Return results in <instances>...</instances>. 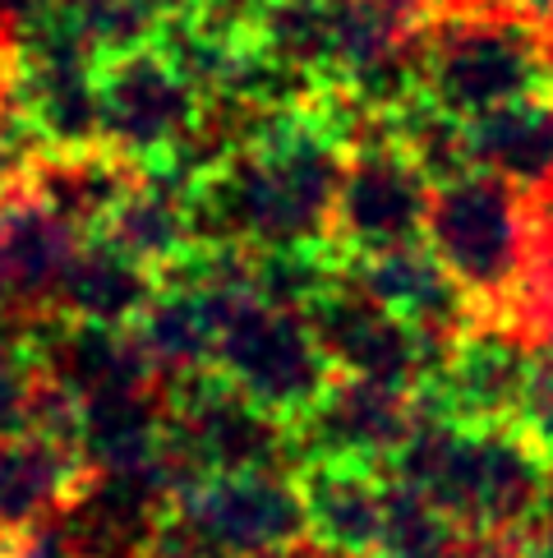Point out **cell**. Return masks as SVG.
Segmentation results:
<instances>
[{
  "label": "cell",
  "mask_w": 553,
  "mask_h": 558,
  "mask_svg": "<svg viewBox=\"0 0 553 558\" xmlns=\"http://www.w3.org/2000/svg\"><path fill=\"white\" fill-rule=\"evenodd\" d=\"M420 421L425 415L415 407V392L337 374L319 402L295 421V434H300V452L309 462L383 466L397 462Z\"/></svg>",
  "instance_id": "9"
},
{
  "label": "cell",
  "mask_w": 553,
  "mask_h": 558,
  "mask_svg": "<svg viewBox=\"0 0 553 558\" xmlns=\"http://www.w3.org/2000/svg\"><path fill=\"white\" fill-rule=\"evenodd\" d=\"M470 162L507 175L517 185H536L553 171V97L530 93L521 102L470 121Z\"/></svg>",
  "instance_id": "12"
},
{
  "label": "cell",
  "mask_w": 553,
  "mask_h": 558,
  "mask_svg": "<svg viewBox=\"0 0 553 558\" xmlns=\"http://www.w3.org/2000/svg\"><path fill=\"white\" fill-rule=\"evenodd\" d=\"M342 153L323 134H272L204 171L189 194L194 241L241 254H314L332 241Z\"/></svg>",
  "instance_id": "1"
},
{
  "label": "cell",
  "mask_w": 553,
  "mask_h": 558,
  "mask_svg": "<svg viewBox=\"0 0 553 558\" xmlns=\"http://www.w3.org/2000/svg\"><path fill=\"white\" fill-rule=\"evenodd\" d=\"M208 5H217V14L226 19H241V14H263L272 0H208Z\"/></svg>",
  "instance_id": "15"
},
{
  "label": "cell",
  "mask_w": 553,
  "mask_h": 558,
  "mask_svg": "<svg viewBox=\"0 0 553 558\" xmlns=\"http://www.w3.org/2000/svg\"><path fill=\"white\" fill-rule=\"evenodd\" d=\"M33 153L24 148V134H19V111H10L5 102H0V204L14 194L19 175L28 171Z\"/></svg>",
  "instance_id": "13"
},
{
  "label": "cell",
  "mask_w": 553,
  "mask_h": 558,
  "mask_svg": "<svg viewBox=\"0 0 553 558\" xmlns=\"http://www.w3.org/2000/svg\"><path fill=\"white\" fill-rule=\"evenodd\" d=\"M305 314L342 378L415 392L429 374H439V337H429L397 305H388L360 272L328 277Z\"/></svg>",
  "instance_id": "4"
},
{
  "label": "cell",
  "mask_w": 553,
  "mask_h": 558,
  "mask_svg": "<svg viewBox=\"0 0 553 558\" xmlns=\"http://www.w3.org/2000/svg\"><path fill=\"white\" fill-rule=\"evenodd\" d=\"M5 549H10V541H5V535H0V558H5Z\"/></svg>",
  "instance_id": "16"
},
{
  "label": "cell",
  "mask_w": 553,
  "mask_h": 558,
  "mask_svg": "<svg viewBox=\"0 0 553 558\" xmlns=\"http://www.w3.org/2000/svg\"><path fill=\"white\" fill-rule=\"evenodd\" d=\"M175 512L217 558H272L309 541L305 494L286 471L208 475L175 504Z\"/></svg>",
  "instance_id": "8"
},
{
  "label": "cell",
  "mask_w": 553,
  "mask_h": 558,
  "mask_svg": "<svg viewBox=\"0 0 553 558\" xmlns=\"http://www.w3.org/2000/svg\"><path fill=\"white\" fill-rule=\"evenodd\" d=\"M102 138L130 157L181 153L204 107V88L171 51L130 47L102 56L97 70Z\"/></svg>",
  "instance_id": "7"
},
{
  "label": "cell",
  "mask_w": 553,
  "mask_h": 558,
  "mask_svg": "<svg viewBox=\"0 0 553 558\" xmlns=\"http://www.w3.org/2000/svg\"><path fill=\"white\" fill-rule=\"evenodd\" d=\"M517 558H553V498L536 522L517 535Z\"/></svg>",
  "instance_id": "14"
},
{
  "label": "cell",
  "mask_w": 553,
  "mask_h": 558,
  "mask_svg": "<svg viewBox=\"0 0 553 558\" xmlns=\"http://www.w3.org/2000/svg\"><path fill=\"white\" fill-rule=\"evenodd\" d=\"M309 541L351 558H379L388 526V481L379 466L360 462H309L300 475Z\"/></svg>",
  "instance_id": "11"
},
{
  "label": "cell",
  "mask_w": 553,
  "mask_h": 558,
  "mask_svg": "<svg viewBox=\"0 0 553 558\" xmlns=\"http://www.w3.org/2000/svg\"><path fill=\"white\" fill-rule=\"evenodd\" d=\"M425 245L439 254V264L457 277L466 295L499 301L526 268L530 204L521 198L517 181L489 167L443 175L433 185Z\"/></svg>",
  "instance_id": "3"
},
{
  "label": "cell",
  "mask_w": 553,
  "mask_h": 558,
  "mask_svg": "<svg viewBox=\"0 0 553 558\" xmlns=\"http://www.w3.org/2000/svg\"><path fill=\"white\" fill-rule=\"evenodd\" d=\"M549 70H553V56H549ZM549 97H553V74H549Z\"/></svg>",
  "instance_id": "17"
},
{
  "label": "cell",
  "mask_w": 553,
  "mask_h": 558,
  "mask_svg": "<svg viewBox=\"0 0 553 558\" xmlns=\"http://www.w3.org/2000/svg\"><path fill=\"white\" fill-rule=\"evenodd\" d=\"M84 452L51 429L0 434V535L28 541L65 517L70 498L84 485Z\"/></svg>",
  "instance_id": "10"
},
{
  "label": "cell",
  "mask_w": 553,
  "mask_h": 558,
  "mask_svg": "<svg viewBox=\"0 0 553 558\" xmlns=\"http://www.w3.org/2000/svg\"><path fill=\"white\" fill-rule=\"evenodd\" d=\"M544 65L549 61H540L536 43L521 28H512L507 19H462V24H447L443 37L433 43L425 84L433 107H443L447 116L470 125L507 102L544 93Z\"/></svg>",
  "instance_id": "6"
},
{
  "label": "cell",
  "mask_w": 553,
  "mask_h": 558,
  "mask_svg": "<svg viewBox=\"0 0 553 558\" xmlns=\"http://www.w3.org/2000/svg\"><path fill=\"white\" fill-rule=\"evenodd\" d=\"M549 457L526 425H476L443 411L439 421L425 415L392 471L470 535H521L553 498Z\"/></svg>",
  "instance_id": "2"
},
{
  "label": "cell",
  "mask_w": 553,
  "mask_h": 558,
  "mask_svg": "<svg viewBox=\"0 0 553 558\" xmlns=\"http://www.w3.org/2000/svg\"><path fill=\"white\" fill-rule=\"evenodd\" d=\"M433 185L439 181L402 144V134L342 153L337 198H332V241L351 250V258H379L420 245Z\"/></svg>",
  "instance_id": "5"
}]
</instances>
